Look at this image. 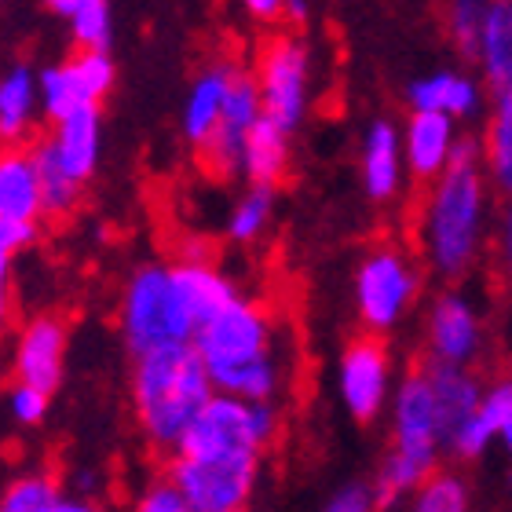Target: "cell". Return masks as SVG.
I'll return each instance as SVG.
<instances>
[{
  "mask_svg": "<svg viewBox=\"0 0 512 512\" xmlns=\"http://www.w3.org/2000/svg\"><path fill=\"white\" fill-rule=\"evenodd\" d=\"M216 395L213 377L205 370L194 344L161 348V352L132 359L128 374V403L136 417L139 436L154 454H169L180 447L183 432Z\"/></svg>",
  "mask_w": 512,
  "mask_h": 512,
  "instance_id": "obj_1",
  "label": "cell"
},
{
  "mask_svg": "<svg viewBox=\"0 0 512 512\" xmlns=\"http://www.w3.org/2000/svg\"><path fill=\"white\" fill-rule=\"evenodd\" d=\"M487 220V172L483 165H447L421 202V253L447 282L472 271Z\"/></svg>",
  "mask_w": 512,
  "mask_h": 512,
  "instance_id": "obj_2",
  "label": "cell"
},
{
  "mask_svg": "<svg viewBox=\"0 0 512 512\" xmlns=\"http://www.w3.org/2000/svg\"><path fill=\"white\" fill-rule=\"evenodd\" d=\"M118 330L132 359L161 352V348L194 344L198 326L176 289L169 260H147V264L132 267L125 289H121Z\"/></svg>",
  "mask_w": 512,
  "mask_h": 512,
  "instance_id": "obj_3",
  "label": "cell"
},
{
  "mask_svg": "<svg viewBox=\"0 0 512 512\" xmlns=\"http://www.w3.org/2000/svg\"><path fill=\"white\" fill-rule=\"evenodd\" d=\"M194 352L202 355L205 370L216 381L260 363L267 355L282 352V326H278L275 308L260 297H242L224 308L213 322H205L194 333Z\"/></svg>",
  "mask_w": 512,
  "mask_h": 512,
  "instance_id": "obj_4",
  "label": "cell"
},
{
  "mask_svg": "<svg viewBox=\"0 0 512 512\" xmlns=\"http://www.w3.org/2000/svg\"><path fill=\"white\" fill-rule=\"evenodd\" d=\"M278 428H282V410L275 403H242L216 392L183 432L172 458H238V454L264 458Z\"/></svg>",
  "mask_w": 512,
  "mask_h": 512,
  "instance_id": "obj_5",
  "label": "cell"
},
{
  "mask_svg": "<svg viewBox=\"0 0 512 512\" xmlns=\"http://www.w3.org/2000/svg\"><path fill=\"white\" fill-rule=\"evenodd\" d=\"M311 70L315 55L304 33L278 30L260 41L253 59V77L260 88V107L264 118L275 121L282 132H297L308 118L311 107Z\"/></svg>",
  "mask_w": 512,
  "mask_h": 512,
  "instance_id": "obj_6",
  "label": "cell"
},
{
  "mask_svg": "<svg viewBox=\"0 0 512 512\" xmlns=\"http://www.w3.org/2000/svg\"><path fill=\"white\" fill-rule=\"evenodd\" d=\"M355 315L366 326L370 337L392 333L414 308L421 293V264L414 253L395 242H381L359 260L355 267Z\"/></svg>",
  "mask_w": 512,
  "mask_h": 512,
  "instance_id": "obj_7",
  "label": "cell"
},
{
  "mask_svg": "<svg viewBox=\"0 0 512 512\" xmlns=\"http://www.w3.org/2000/svg\"><path fill=\"white\" fill-rule=\"evenodd\" d=\"M260 454L238 458H169L165 480L191 512H246L260 480Z\"/></svg>",
  "mask_w": 512,
  "mask_h": 512,
  "instance_id": "obj_8",
  "label": "cell"
},
{
  "mask_svg": "<svg viewBox=\"0 0 512 512\" xmlns=\"http://www.w3.org/2000/svg\"><path fill=\"white\" fill-rule=\"evenodd\" d=\"M118 70L110 52H74L37 70L41 88V114L48 125L70 118L77 110H99V103L114 92Z\"/></svg>",
  "mask_w": 512,
  "mask_h": 512,
  "instance_id": "obj_9",
  "label": "cell"
},
{
  "mask_svg": "<svg viewBox=\"0 0 512 512\" xmlns=\"http://www.w3.org/2000/svg\"><path fill=\"white\" fill-rule=\"evenodd\" d=\"M395 392V377H392V352L384 337H352L344 344L341 359H337V395H341V406L359 421V425H370L388 410Z\"/></svg>",
  "mask_w": 512,
  "mask_h": 512,
  "instance_id": "obj_10",
  "label": "cell"
},
{
  "mask_svg": "<svg viewBox=\"0 0 512 512\" xmlns=\"http://www.w3.org/2000/svg\"><path fill=\"white\" fill-rule=\"evenodd\" d=\"M388 406H392V454L414 461L425 472H439L443 439H439L436 403H432L425 366L414 363L399 377Z\"/></svg>",
  "mask_w": 512,
  "mask_h": 512,
  "instance_id": "obj_11",
  "label": "cell"
},
{
  "mask_svg": "<svg viewBox=\"0 0 512 512\" xmlns=\"http://www.w3.org/2000/svg\"><path fill=\"white\" fill-rule=\"evenodd\" d=\"M66 348H70V326L63 322V315L41 311V315L26 319L11 337V381L52 395L66 374Z\"/></svg>",
  "mask_w": 512,
  "mask_h": 512,
  "instance_id": "obj_12",
  "label": "cell"
},
{
  "mask_svg": "<svg viewBox=\"0 0 512 512\" xmlns=\"http://www.w3.org/2000/svg\"><path fill=\"white\" fill-rule=\"evenodd\" d=\"M425 359L447 366H469L483 348V322L472 300L458 289H443L425 319Z\"/></svg>",
  "mask_w": 512,
  "mask_h": 512,
  "instance_id": "obj_13",
  "label": "cell"
},
{
  "mask_svg": "<svg viewBox=\"0 0 512 512\" xmlns=\"http://www.w3.org/2000/svg\"><path fill=\"white\" fill-rule=\"evenodd\" d=\"M169 264H172V278H176V289H180L183 304H187L198 330L242 297V289H238L235 278L227 275L224 267L216 264L205 249L183 253V256H176V260H169Z\"/></svg>",
  "mask_w": 512,
  "mask_h": 512,
  "instance_id": "obj_14",
  "label": "cell"
},
{
  "mask_svg": "<svg viewBox=\"0 0 512 512\" xmlns=\"http://www.w3.org/2000/svg\"><path fill=\"white\" fill-rule=\"evenodd\" d=\"M238 70H242L238 63H213L205 66L202 74L191 81V88H187V99H183L180 110V136L194 150H202L220 132V125H224L227 96H231Z\"/></svg>",
  "mask_w": 512,
  "mask_h": 512,
  "instance_id": "obj_15",
  "label": "cell"
},
{
  "mask_svg": "<svg viewBox=\"0 0 512 512\" xmlns=\"http://www.w3.org/2000/svg\"><path fill=\"white\" fill-rule=\"evenodd\" d=\"M421 366H425L432 403H436L439 439H443V450H447L450 439L458 436L461 428L469 425V417L480 410L487 384L469 366H447V363H432V359H421Z\"/></svg>",
  "mask_w": 512,
  "mask_h": 512,
  "instance_id": "obj_16",
  "label": "cell"
},
{
  "mask_svg": "<svg viewBox=\"0 0 512 512\" xmlns=\"http://www.w3.org/2000/svg\"><path fill=\"white\" fill-rule=\"evenodd\" d=\"M458 121H450L447 114H417L410 110V118L403 125V161L406 172L417 183H432L447 172L450 150L458 143Z\"/></svg>",
  "mask_w": 512,
  "mask_h": 512,
  "instance_id": "obj_17",
  "label": "cell"
},
{
  "mask_svg": "<svg viewBox=\"0 0 512 512\" xmlns=\"http://www.w3.org/2000/svg\"><path fill=\"white\" fill-rule=\"evenodd\" d=\"M403 128L388 118L370 121L359 150V172L363 191L370 202H392L403 191Z\"/></svg>",
  "mask_w": 512,
  "mask_h": 512,
  "instance_id": "obj_18",
  "label": "cell"
},
{
  "mask_svg": "<svg viewBox=\"0 0 512 512\" xmlns=\"http://www.w3.org/2000/svg\"><path fill=\"white\" fill-rule=\"evenodd\" d=\"M44 139L59 158V165L81 187L96 176L99 158H103V118H99V110H77L70 118H59L44 132Z\"/></svg>",
  "mask_w": 512,
  "mask_h": 512,
  "instance_id": "obj_19",
  "label": "cell"
},
{
  "mask_svg": "<svg viewBox=\"0 0 512 512\" xmlns=\"http://www.w3.org/2000/svg\"><path fill=\"white\" fill-rule=\"evenodd\" d=\"M41 114V88L30 63L0 70V147H30L33 125Z\"/></svg>",
  "mask_w": 512,
  "mask_h": 512,
  "instance_id": "obj_20",
  "label": "cell"
},
{
  "mask_svg": "<svg viewBox=\"0 0 512 512\" xmlns=\"http://www.w3.org/2000/svg\"><path fill=\"white\" fill-rule=\"evenodd\" d=\"M406 103L417 114H447L450 121H461L483 107V85L472 74L436 70V74L410 81Z\"/></svg>",
  "mask_w": 512,
  "mask_h": 512,
  "instance_id": "obj_21",
  "label": "cell"
},
{
  "mask_svg": "<svg viewBox=\"0 0 512 512\" xmlns=\"http://www.w3.org/2000/svg\"><path fill=\"white\" fill-rule=\"evenodd\" d=\"M0 216L15 224H44L41 180L30 147H0Z\"/></svg>",
  "mask_w": 512,
  "mask_h": 512,
  "instance_id": "obj_22",
  "label": "cell"
},
{
  "mask_svg": "<svg viewBox=\"0 0 512 512\" xmlns=\"http://www.w3.org/2000/svg\"><path fill=\"white\" fill-rule=\"evenodd\" d=\"M289 161H293V136L282 132L275 121L260 118L246 136L242 147V180L249 187H267L275 191L286 180Z\"/></svg>",
  "mask_w": 512,
  "mask_h": 512,
  "instance_id": "obj_23",
  "label": "cell"
},
{
  "mask_svg": "<svg viewBox=\"0 0 512 512\" xmlns=\"http://www.w3.org/2000/svg\"><path fill=\"white\" fill-rule=\"evenodd\" d=\"M509 421H512V381L505 377V381L487 384L480 410L469 417V425L461 428L458 436L450 439L447 454H454L458 461H476L494 439L502 436Z\"/></svg>",
  "mask_w": 512,
  "mask_h": 512,
  "instance_id": "obj_24",
  "label": "cell"
},
{
  "mask_svg": "<svg viewBox=\"0 0 512 512\" xmlns=\"http://www.w3.org/2000/svg\"><path fill=\"white\" fill-rule=\"evenodd\" d=\"M483 85L494 96L512 92V0H494L487 4L483 19V41H480V63Z\"/></svg>",
  "mask_w": 512,
  "mask_h": 512,
  "instance_id": "obj_25",
  "label": "cell"
},
{
  "mask_svg": "<svg viewBox=\"0 0 512 512\" xmlns=\"http://www.w3.org/2000/svg\"><path fill=\"white\" fill-rule=\"evenodd\" d=\"M33 165H37V180H41V205H44V220H66L74 216L85 202V187L70 176V172L59 165V158L52 154L48 139H33Z\"/></svg>",
  "mask_w": 512,
  "mask_h": 512,
  "instance_id": "obj_26",
  "label": "cell"
},
{
  "mask_svg": "<svg viewBox=\"0 0 512 512\" xmlns=\"http://www.w3.org/2000/svg\"><path fill=\"white\" fill-rule=\"evenodd\" d=\"M483 172L502 194L512 198V92L494 96L487 132H483Z\"/></svg>",
  "mask_w": 512,
  "mask_h": 512,
  "instance_id": "obj_27",
  "label": "cell"
},
{
  "mask_svg": "<svg viewBox=\"0 0 512 512\" xmlns=\"http://www.w3.org/2000/svg\"><path fill=\"white\" fill-rule=\"evenodd\" d=\"M52 11L70 26L77 52H107L114 37V15L107 0H52Z\"/></svg>",
  "mask_w": 512,
  "mask_h": 512,
  "instance_id": "obj_28",
  "label": "cell"
},
{
  "mask_svg": "<svg viewBox=\"0 0 512 512\" xmlns=\"http://www.w3.org/2000/svg\"><path fill=\"white\" fill-rule=\"evenodd\" d=\"M59 480L44 469H26L0 487V512H48L63 502Z\"/></svg>",
  "mask_w": 512,
  "mask_h": 512,
  "instance_id": "obj_29",
  "label": "cell"
},
{
  "mask_svg": "<svg viewBox=\"0 0 512 512\" xmlns=\"http://www.w3.org/2000/svg\"><path fill=\"white\" fill-rule=\"evenodd\" d=\"M271 216H275V191L267 187H246V194L231 205L227 213V238L235 246H253L267 235L271 227Z\"/></svg>",
  "mask_w": 512,
  "mask_h": 512,
  "instance_id": "obj_30",
  "label": "cell"
},
{
  "mask_svg": "<svg viewBox=\"0 0 512 512\" xmlns=\"http://www.w3.org/2000/svg\"><path fill=\"white\" fill-rule=\"evenodd\" d=\"M399 512H472L469 483L461 480L458 472L439 469L436 476H428V480L406 498Z\"/></svg>",
  "mask_w": 512,
  "mask_h": 512,
  "instance_id": "obj_31",
  "label": "cell"
},
{
  "mask_svg": "<svg viewBox=\"0 0 512 512\" xmlns=\"http://www.w3.org/2000/svg\"><path fill=\"white\" fill-rule=\"evenodd\" d=\"M483 19H487V4H480V0H454L447 8V15H443L450 44H454L461 59H469V63H480Z\"/></svg>",
  "mask_w": 512,
  "mask_h": 512,
  "instance_id": "obj_32",
  "label": "cell"
},
{
  "mask_svg": "<svg viewBox=\"0 0 512 512\" xmlns=\"http://www.w3.org/2000/svg\"><path fill=\"white\" fill-rule=\"evenodd\" d=\"M4 406H8V417L19 428H37L44 425V417L52 410V395L41 392V388H30V384H8L4 392Z\"/></svg>",
  "mask_w": 512,
  "mask_h": 512,
  "instance_id": "obj_33",
  "label": "cell"
},
{
  "mask_svg": "<svg viewBox=\"0 0 512 512\" xmlns=\"http://www.w3.org/2000/svg\"><path fill=\"white\" fill-rule=\"evenodd\" d=\"M128 512H191V509H187V502L180 498V491H176L165 476H158V480H150L147 487L136 494V502H132Z\"/></svg>",
  "mask_w": 512,
  "mask_h": 512,
  "instance_id": "obj_34",
  "label": "cell"
},
{
  "mask_svg": "<svg viewBox=\"0 0 512 512\" xmlns=\"http://www.w3.org/2000/svg\"><path fill=\"white\" fill-rule=\"evenodd\" d=\"M41 238V227L37 224H15V220H4L0 216V264L11 267V260L33 246Z\"/></svg>",
  "mask_w": 512,
  "mask_h": 512,
  "instance_id": "obj_35",
  "label": "cell"
},
{
  "mask_svg": "<svg viewBox=\"0 0 512 512\" xmlns=\"http://www.w3.org/2000/svg\"><path fill=\"white\" fill-rule=\"evenodd\" d=\"M322 512H377L374 491H370V483H348L333 494Z\"/></svg>",
  "mask_w": 512,
  "mask_h": 512,
  "instance_id": "obj_36",
  "label": "cell"
},
{
  "mask_svg": "<svg viewBox=\"0 0 512 512\" xmlns=\"http://www.w3.org/2000/svg\"><path fill=\"white\" fill-rule=\"evenodd\" d=\"M246 15L256 22H278L286 19V4L282 0H246Z\"/></svg>",
  "mask_w": 512,
  "mask_h": 512,
  "instance_id": "obj_37",
  "label": "cell"
},
{
  "mask_svg": "<svg viewBox=\"0 0 512 512\" xmlns=\"http://www.w3.org/2000/svg\"><path fill=\"white\" fill-rule=\"evenodd\" d=\"M11 308H15V293H11V267L0 264V337L8 333Z\"/></svg>",
  "mask_w": 512,
  "mask_h": 512,
  "instance_id": "obj_38",
  "label": "cell"
},
{
  "mask_svg": "<svg viewBox=\"0 0 512 512\" xmlns=\"http://www.w3.org/2000/svg\"><path fill=\"white\" fill-rule=\"evenodd\" d=\"M63 512H107V509H103L96 498H70V494H66V498H63Z\"/></svg>",
  "mask_w": 512,
  "mask_h": 512,
  "instance_id": "obj_39",
  "label": "cell"
},
{
  "mask_svg": "<svg viewBox=\"0 0 512 512\" xmlns=\"http://www.w3.org/2000/svg\"><path fill=\"white\" fill-rule=\"evenodd\" d=\"M502 249H505V260H509V267H512V202H509V209H505V224H502Z\"/></svg>",
  "mask_w": 512,
  "mask_h": 512,
  "instance_id": "obj_40",
  "label": "cell"
},
{
  "mask_svg": "<svg viewBox=\"0 0 512 512\" xmlns=\"http://www.w3.org/2000/svg\"><path fill=\"white\" fill-rule=\"evenodd\" d=\"M286 19L304 22V19H308V4H300V0H293V4H286Z\"/></svg>",
  "mask_w": 512,
  "mask_h": 512,
  "instance_id": "obj_41",
  "label": "cell"
},
{
  "mask_svg": "<svg viewBox=\"0 0 512 512\" xmlns=\"http://www.w3.org/2000/svg\"><path fill=\"white\" fill-rule=\"evenodd\" d=\"M498 439H502V447L512 454V421H509V425H505V432H502V436H498Z\"/></svg>",
  "mask_w": 512,
  "mask_h": 512,
  "instance_id": "obj_42",
  "label": "cell"
},
{
  "mask_svg": "<svg viewBox=\"0 0 512 512\" xmlns=\"http://www.w3.org/2000/svg\"><path fill=\"white\" fill-rule=\"evenodd\" d=\"M48 512H63V502H59V505H55V509H48Z\"/></svg>",
  "mask_w": 512,
  "mask_h": 512,
  "instance_id": "obj_43",
  "label": "cell"
},
{
  "mask_svg": "<svg viewBox=\"0 0 512 512\" xmlns=\"http://www.w3.org/2000/svg\"><path fill=\"white\" fill-rule=\"evenodd\" d=\"M509 487H512V472H509Z\"/></svg>",
  "mask_w": 512,
  "mask_h": 512,
  "instance_id": "obj_44",
  "label": "cell"
},
{
  "mask_svg": "<svg viewBox=\"0 0 512 512\" xmlns=\"http://www.w3.org/2000/svg\"><path fill=\"white\" fill-rule=\"evenodd\" d=\"M509 381H512V377H509Z\"/></svg>",
  "mask_w": 512,
  "mask_h": 512,
  "instance_id": "obj_45",
  "label": "cell"
}]
</instances>
